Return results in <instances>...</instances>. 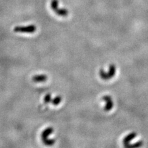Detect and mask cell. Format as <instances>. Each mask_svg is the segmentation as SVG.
Returning a JSON list of instances; mask_svg holds the SVG:
<instances>
[{
	"label": "cell",
	"instance_id": "obj_9",
	"mask_svg": "<svg viewBox=\"0 0 148 148\" xmlns=\"http://www.w3.org/2000/svg\"><path fill=\"white\" fill-rule=\"evenodd\" d=\"M51 8L54 11L56 9L57 7H58V0H52L51 3Z\"/></svg>",
	"mask_w": 148,
	"mask_h": 148
},
{
	"label": "cell",
	"instance_id": "obj_1",
	"mask_svg": "<svg viewBox=\"0 0 148 148\" xmlns=\"http://www.w3.org/2000/svg\"><path fill=\"white\" fill-rule=\"evenodd\" d=\"M52 132L53 128L52 127H48L42 132V133H41V139H42V141L44 143V145H46L47 146H51L52 145H54V143H55V140L48 138V136L50 135Z\"/></svg>",
	"mask_w": 148,
	"mask_h": 148
},
{
	"label": "cell",
	"instance_id": "obj_10",
	"mask_svg": "<svg viewBox=\"0 0 148 148\" xmlns=\"http://www.w3.org/2000/svg\"><path fill=\"white\" fill-rule=\"evenodd\" d=\"M142 145H143L142 141H139V142H137V143L133 144V145H128L126 147H138L141 146Z\"/></svg>",
	"mask_w": 148,
	"mask_h": 148
},
{
	"label": "cell",
	"instance_id": "obj_5",
	"mask_svg": "<svg viewBox=\"0 0 148 148\" xmlns=\"http://www.w3.org/2000/svg\"><path fill=\"white\" fill-rule=\"evenodd\" d=\"M136 133L132 132V133H131L128 135L126 137H125V138L123 140V143L125 145V146L126 147L128 145H129L130 142L136 137Z\"/></svg>",
	"mask_w": 148,
	"mask_h": 148
},
{
	"label": "cell",
	"instance_id": "obj_7",
	"mask_svg": "<svg viewBox=\"0 0 148 148\" xmlns=\"http://www.w3.org/2000/svg\"><path fill=\"white\" fill-rule=\"evenodd\" d=\"M54 11H55V13L58 15V16H62V17H66L67 16L68 14H69V11H68L67 9H59L58 7H57L56 9L54 10Z\"/></svg>",
	"mask_w": 148,
	"mask_h": 148
},
{
	"label": "cell",
	"instance_id": "obj_6",
	"mask_svg": "<svg viewBox=\"0 0 148 148\" xmlns=\"http://www.w3.org/2000/svg\"><path fill=\"white\" fill-rule=\"evenodd\" d=\"M47 76L45 75H35L32 77V80L35 82H43L47 80Z\"/></svg>",
	"mask_w": 148,
	"mask_h": 148
},
{
	"label": "cell",
	"instance_id": "obj_2",
	"mask_svg": "<svg viewBox=\"0 0 148 148\" xmlns=\"http://www.w3.org/2000/svg\"><path fill=\"white\" fill-rule=\"evenodd\" d=\"M116 72V67L115 65L111 64L109 66V70L108 73H106L103 70H100V75L102 79L105 80H108L111 79L112 77L115 76Z\"/></svg>",
	"mask_w": 148,
	"mask_h": 148
},
{
	"label": "cell",
	"instance_id": "obj_8",
	"mask_svg": "<svg viewBox=\"0 0 148 148\" xmlns=\"http://www.w3.org/2000/svg\"><path fill=\"white\" fill-rule=\"evenodd\" d=\"M61 101H62V98L60 96H56L54 99H53V100H52L51 102L53 105L58 106V104H60V102H61Z\"/></svg>",
	"mask_w": 148,
	"mask_h": 148
},
{
	"label": "cell",
	"instance_id": "obj_3",
	"mask_svg": "<svg viewBox=\"0 0 148 148\" xmlns=\"http://www.w3.org/2000/svg\"><path fill=\"white\" fill-rule=\"evenodd\" d=\"M37 27L35 25H30L26 27L17 26L14 29V31L15 32H21V33H34L36 31Z\"/></svg>",
	"mask_w": 148,
	"mask_h": 148
},
{
	"label": "cell",
	"instance_id": "obj_11",
	"mask_svg": "<svg viewBox=\"0 0 148 148\" xmlns=\"http://www.w3.org/2000/svg\"><path fill=\"white\" fill-rule=\"evenodd\" d=\"M44 101L45 102H46V103H48V102H51L52 101L51 94H47L44 98Z\"/></svg>",
	"mask_w": 148,
	"mask_h": 148
},
{
	"label": "cell",
	"instance_id": "obj_4",
	"mask_svg": "<svg viewBox=\"0 0 148 148\" xmlns=\"http://www.w3.org/2000/svg\"><path fill=\"white\" fill-rule=\"evenodd\" d=\"M102 100L106 101V105L104 107V110L106 111H109L112 109L113 104L112 100V98L111 96H105L102 98Z\"/></svg>",
	"mask_w": 148,
	"mask_h": 148
}]
</instances>
